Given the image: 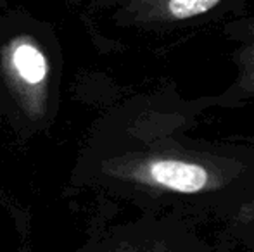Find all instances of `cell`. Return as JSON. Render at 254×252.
Returning a JSON list of instances; mask_svg holds the SVG:
<instances>
[{
	"instance_id": "cell-3",
	"label": "cell",
	"mask_w": 254,
	"mask_h": 252,
	"mask_svg": "<svg viewBox=\"0 0 254 252\" xmlns=\"http://www.w3.org/2000/svg\"><path fill=\"white\" fill-rule=\"evenodd\" d=\"M223 0H128L123 17L137 24L177 23L209 12Z\"/></svg>"
},
{
	"instance_id": "cell-5",
	"label": "cell",
	"mask_w": 254,
	"mask_h": 252,
	"mask_svg": "<svg viewBox=\"0 0 254 252\" xmlns=\"http://www.w3.org/2000/svg\"><path fill=\"white\" fill-rule=\"evenodd\" d=\"M145 252H170V251H145Z\"/></svg>"
},
{
	"instance_id": "cell-2",
	"label": "cell",
	"mask_w": 254,
	"mask_h": 252,
	"mask_svg": "<svg viewBox=\"0 0 254 252\" xmlns=\"http://www.w3.org/2000/svg\"><path fill=\"white\" fill-rule=\"evenodd\" d=\"M2 74L17 107L30 119L45 116L51 67L45 52L30 35L10 38L0 54Z\"/></svg>"
},
{
	"instance_id": "cell-4",
	"label": "cell",
	"mask_w": 254,
	"mask_h": 252,
	"mask_svg": "<svg viewBox=\"0 0 254 252\" xmlns=\"http://www.w3.org/2000/svg\"><path fill=\"white\" fill-rule=\"evenodd\" d=\"M239 64V80L237 87L246 94L254 95V30L251 31V38L244 45L237 57Z\"/></svg>"
},
{
	"instance_id": "cell-1",
	"label": "cell",
	"mask_w": 254,
	"mask_h": 252,
	"mask_svg": "<svg viewBox=\"0 0 254 252\" xmlns=\"http://www.w3.org/2000/svg\"><path fill=\"white\" fill-rule=\"evenodd\" d=\"M106 171L116 178L175 194H202L223 185L220 173L202 162L163 155L116 159L107 162Z\"/></svg>"
}]
</instances>
